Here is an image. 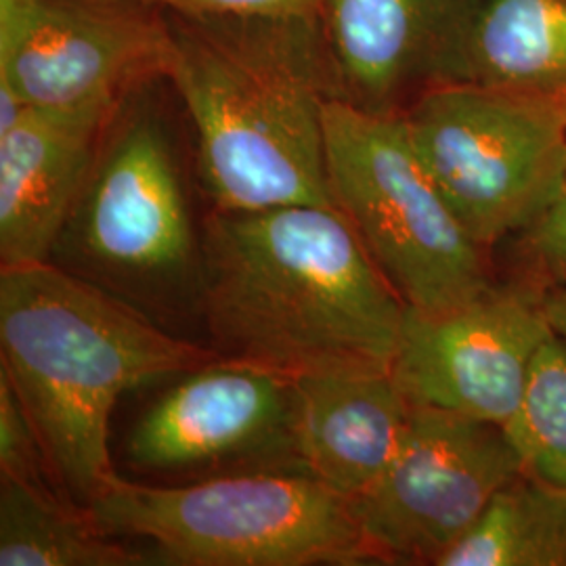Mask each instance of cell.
I'll list each match as a JSON object with an SVG mask.
<instances>
[{
	"instance_id": "1",
	"label": "cell",
	"mask_w": 566,
	"mask_h": 566,
	"mask_svg": "<svg viewBox=\"0 0 566 566\" xmlns=\"http://www.w3.org/2000/svg\"><path fill=\"white\" fill-rule=\"evenodd\" d=\"M198 306L217 353L292 380L388 371L405 306L336 206L217 210Z\"/></svg>"
},
{
	"instance_id": "5",
	"label": "cell",
	"mask_w": 566,
	"mask_h": 566,
	"mask_svg": "<svg viewBox=\"0 0 566 566\" xmlns=\"http://www.w3.org/2000/svg\"><path fill=\"white\" fill-rule=\"evenodd\" d=\"M324 130L334 203L407 308L443 313L495 283L485 248L428 175L401 114L329 97Z\"/></svg>"
},
{
	"instance_id": "21",
	"label": "cell",
	"mask_w": 566,
	"mask_h": 566,
	"mask_svg": "<svg viewBox=\"0 0 566 566\" xmlns=\"http://www.w3.org/2000/svg\"><path fill=\"white\" fill-rule=\"evenodd\" d=\"M518 240L523 259L544 287L566 277V179L556 202Z\"/></svg>"
},
{
	"instance_id": "2",
	"label": "cell",
	"mask_w": 566,
	"mask_h": 566,
	"mask_svg": "<svg viewBox=\"0 0 566 566\" xmlns=\"http://www.w3.org/2000/svg\"><path fill=\"white\" fill-rule=\"evenodd\" d=\"M0 350L55 483L81 507L118 479L109 420L122 395L221 357L53 261L0 269Z\"/></svg>"
},
{
	"instance_id": "15",
	"label": "cell",
	"mask_w": 566,
	"mask_h": 566,
	"mask_svg": "<svg viewBox=\"0 0 566 566\" xmlns=\"http://www.w3.org/2000/svg\"><path fill=\"white\" fill-rule=\"evenodd\" d=\"M439 82L566 97V0H470Z\"/></svg>"
},
{
	"instance_id": "7",
	"label": "cell",
	"mask_w": 566,
	"mask_h": 566,
	"mask_svg": "<svg viewBox=\"0 0 566 566\" xmlns=\"http://www.w3.org/2000/svg\"><path fill=\"white\" fill-rule=\"evenodd\" d=\"M53 256L149 317L154 304L185 292L198 304L202 240L156 122L128 124L97 160Z\"/></svg>"
},
{
	"instance_id": "22",
	"label": "cell",
	"mask_w": 566,
	"mask_h": 566,
	"mask_svg": "<svg viewBox=\"0 0 566 566\" xmlns=\"http://www.w3.org/2000/svg\"><path fill=\"white\" fill-rule=\"evenodd\" d=\"M542 304L546 313L547 324L566 340V277L549 283L542 294Z\"/></svg>"
},
{
	"instance_id": "6",
	"label": "cell",
	"mask_w": 566,
	"mask_h": 566,
	"mask_svg": "<svg viewBox=\"0 0 566 566\" xmlns=\"http://www.w3.org/2000/svg\"><path fill=\"white\" fill-rule=\"evenodd\" d=\"M401 118L449 208L485 250L521 235L563 191L566 97L439 82Z\"/></svg>"
},
{
	"instance_id": "11",
	"label": "cell",
	"mask_w": 566,
	"mask_h": 566,
	"mask_svg": "<svg viewBox=\"0 0 566 566\" xmlns=\"http://www.w3.org/2000/svg\"><path fill=\"white\" fill-rule=\"evenodd\" d=\"M118 4L0 0V84L30 107H116L168 57V25Z\"/></svg>"
},
{
	"instance_id": "13",
	"label": "cell",
	"mask_w": 566,
	"mask_h": 566,
	"mask_svg": "<svg viewBox=\"0 0 566 566\" xmlns=\"http://www.w3.org/2000/svg\"><path fill=\"white\" fill-rule=\"evenodd\" d=\"M470 0H329L325 34L346 102L395 114L416 81L439 78Z\"/></svg>"
},
{
	"instance_id": "14",
	"label": "cell",
	"mask_w": 566,
	"mask_h": 566,
	"mask_svg": "<svg viewBox=\"0 0 566 566\" xmlns=\"http://www.w3.org/2000/svg\"><path fill=\"white\" fill-rule=\"evenodd\" d=\"M411 407L390 369L296 380L298 464L355 502L392 462Z\"/></svg>"
},
{
	"instance_id": "9",
	"label": "cell",
	"mask_w": 566,
	"mask_h": 566,
	"mask_svg": "<svg viewBox=\"0 0 566 566\" xmlns=\"http://www.w3.org/2000/svg\"><path fill=\"white\" fill-rule=\"evenodd\" d=\"M294 424L296 380L217 357L182 374L145 411L130 432L128 460L182 483L250 470H303Z\"/></svg>"
},
{
	"instance_id": "10",
	"label": "cell",
	"mask_w": 566,
	"mask_h": 566,
	"mask_svg": "<svg viewBox=\"0 0 566 566\" xmlns=\"http://www.w3.org/2000/svg\"><path fill=\"white\" fill-rule=\"evenodd\" d=\"M542 294L495 282L443 313L407 308L390 371L409 401L504 428L554 332Z\"/></svg>"
},
{
	"instance_id": "16",
	"label": "cell",
	"mask_w": 566,
	"mask_h": 566,
	"mask_svg": "<svg viewBox=\"0 0 566 566\" xmlns=\"http://www.w3.org/2000/svg\"><path fill=\"white\" fill-rule=\"evenodd\" d=\"M147 556L105 533L86 507L2 481L0 566H142Z\"/></svg>"
},
{
	"instance_id": "19",
	"label": "cell",
	"mask_w": 566,
	"mask_h": 566,
	"mask_svg": "<svg viewBox=\"0 0 566 566\" xmlns=\"http://www.w3.org/2000/svg\"><path fill=\"white\" fill-rule=\"evenodd\" d=\"M0 479L63 497L41 437L4 371H0Z\"/></svg>"
},
{
	"instance_id": "8",
	"label": "cell",
	"mask_w": 566,
	"mask_h": 566,
	"mask_svg": "<svg viewBox=\"0 0 566 566\" xmlns=\"http://www.w3.org/2000/svg\"><path fill=\"white\" fill-rule=\"evenodd\" d=\"M521 472L502 426L413 405L392 462L350 504L374 563L439 566Z\"/></svg>"
},
{
	"instance_id": "18",
	"label": "cell",
	"mask_w": 566,
	"mask_h": 566,
	"mask_svg": "<svg viewBox=\"0 0 566 566\" xmlns=\"http://www.w3.org/2000/svg\"><path fill=\"white\" fill-rule=\"evenodd\" d=\"M523 474L566 491V340L549 334L535 355L516 413L504 426Z\"/></svg>"
},
{
	"instance_id": "12",
	"label": "cell",
	"mask_w": 566,
	"mask_h": 566,
	"mask_svg": "<svg viewBox=\"0 0 566 566\" xmlns=\"http://www.w3.org/2000/svg\"><path fill=\"white\" fill-rule=\"evenodd\" d=\"M114 107H28L0 133V269L51 261Z\"/></svg>"
},
{
	"instance_id": "17",
	"label": "cell",
	"mask_w": 566,
	"mask_h": 566,
	"mask_svg": "<svg viewBox=\"0 0 566 566\" xmlns=\"http://www.w3.org/2000/svg\"><path fill=\"white\" fill-rule=\"evenodd\" d=\"M439 566H566V491L526 474L502 486Z\"/></svg>"
},
{
	"instance_id": "20",
	"label": "cell",
	"mask_w": 566,
	"mask_h": 566,
	"mask_svg": "<svg viewBox=\"0 0 566 566\" xmlns=\"http://www.w3.org/2000/svg\"><path fill=\"white\" fill-rule=\"evenodd\" d=\"M145 7H164L191 18L240 20H315L324 15L329 0H114Z\"/></svg>"
},
{
	"instance_id": "3",
	"label": "cell",
	"mask_w": 566,
	"mask_h": 566,
	"mask_svg": "<svg viewBox=\"0 0 566 566\" xmlns=\"http://www.w3.org/2000/svg\"><path fill=\"white\" fill-rule=\"evenodd\" d=\"M177 18L168 25L164 74L196 124L200 175L214 208L336 206L324 130V105L334 95L315 53L313 20Z\"/></svg>"
},
{
	"instance_id": "4",
	"label": "cell",
	"mask_w": 566,
	"mask_h": 566,
	"mask_svg": "<svg viewBox=\"0 0 566 566\" xmlns=\"http://www.w3.org/2000/svg\"><path fill=\"white\" fill-rule=\"evenodd\" d=\"M114 537L177 566L374 563L353 504L303 470H250L175 485L116 479L86 507Z\"/></svg>"
}]
</instances>
